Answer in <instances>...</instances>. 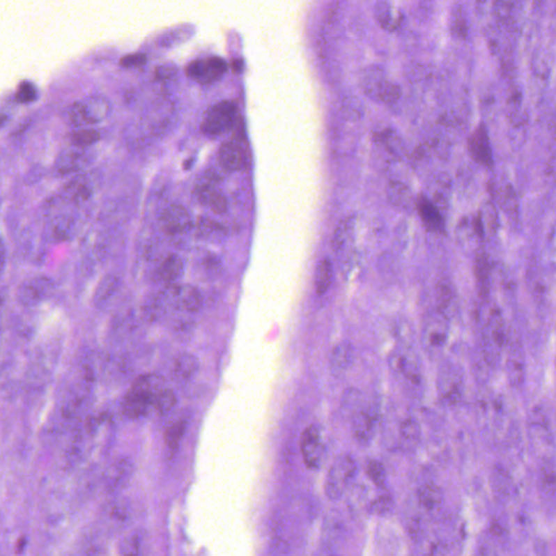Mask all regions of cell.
Here are the masks:
<instances>
[{"mask_svg":"<svg viewBox=\"0 0 556 556\" xmlns=\"http://www.w3.org/2000/svg\"><path fill=\"white\" fill-rule=\"evenodd\" d=\"M416 207L422 221L429 231H442L445 229L442 217L428 199H426L424 196H419Z\"/></svg>","mask_w":556,"mask_h":556,"instance_id":"e0dca14e","label":"cell"},{"mask_svg":"<svg viewBox=\"0 0 556 556\" xmlns=\"http://www.w3.org/2000/svg\"><path fill=\"white\" fill-rule=\"evenodd\" d=\"M366 474L376 487L384 488L386 486L387 472L382 462L377 460L369 461Z\"/></svg>","mask_w":556,"mask_h":556,"instance_id":"f546056e","label":"cell"},{"mask_svg":"<svg viewBox=\"0 0 556 556\" xmlns=\"http://www.w3.org/2000/svg\"><path fill=\"white\" fill-rule=\"evenodd\" d=\"M178 403V396L172 389L164 388L155 398V409L160 414H169Z\"/></svg>","mask_w":556,"mask_h":556,"instance_id":"83f0119b","label":"cell"},{"mask_svg":"<svg viewBox=\"0 0 556 556\" xmlns=\"http://www.w3.org/2000/svg\"><path fill=\"white\" fill-rule=\"evenodd\" d=\"M357 466L352 456L345 454L336 458L328 472L325 493L330 501H338L345 495L348 487L357 476Z\"/></svg>","mask_w":556,"mask_h":556,"instance_id":"7a4b0ae2","label":"cell"},{"mask_svg":"<svg viewBox=\"0 0 556 556\" xmlns=\"http://www.w3.org/2000/svg\"><path fill=\"white\" fill-rule=\"evenodd\" d=\"M178 300L184 310L188 312H198L201 308L202 297L198 289L192 286H184L178 291Z\"/></svg>","mask_w":556,"mask_h":556,"instance_id":"44dd1931","label":"cell"},{"mask_svg":"<svg viewBox=\"0 0 556 556\" xmlns=\"http://www.w3.org/2000/svg\"><path fill=\"white\" fill-rule=\"evenodd\" d=\"M110 111V104L104 97H88L71 107L70 121L75 126L95 125L108 118Z\"/></svg>","mask_w":556,"mask_h":556,"instance_id":"277c9868","label":"cell"},{"mask_svg":"<svg viewBox=\"0 0 556 556\" xmlns=\"http://www.w3.org/2000/svg\"><path fill=\"white\" fill-rule=\"evenodd\" d=\"M394 499H392L390 495H380V497H376V499L371 503L369 509H371V512L376 515H387L388 513L392 512V509H394Z\"/></svg>","mask_w":556,"mask_h":556,"instance_id":"d6a6232c","label":"cell"},{"mask_svg":"<svg viewBox=\"0 0 556 556\" xmlns=\"http://www.w3.org/2000/svg\"><path fill=\"white\" fill-rule=\"evenodd\" d=\"M118 278L114 275H108L99 284L95 295V302L98 307L106 304L118 289Z\"/></svg>","mask_w":556,"mask_h":556,"instance_id":"cb8c5ba5","label":"cell"},{"mask_svg":"<svg viewBox=\"0 0 556 556\" xmlns=\"http://www.w3.org/2000/svg\"><path fill=\"white\" fill-rule=\"evenodd\" d=\"M134 472V464L128 458L116 461L106 474V487L109 493H120L130 483Z\"/></svg>","mask_w":556,"mask_h":556,"instance_id":"8fae6325","label":"cell"},{"mask_svg":"<svg viewBox=\"0 0 556 556\" xmlns=\"http://www.w3.org/2000/svg\"><path fill=\"white\" fill-rule=\"evenodd\" d=\"M188 422L186 419H178L172 426L169 427L165 433V442L171 452H176L180 440L184 437L186 429H187Z\"/></svg>","mask_w":556,"mask_h":556,"instance_id":"d4e9b609","label":"cell"},{"mask_svg":"<svg viewBox=\"0 0 556 556\" xmlns=\"http://www.w3.org/2000/svg\"><path fill=\"white\" fill-rule=\"evenodd\" d=\"M355 362V349L349 341L340 342L330 355V371L334 376L345 375Z\"/></svg>","mask_w":556,"mask_h":556,"instance_id":"9a60e30c","label":"cell"},{"mask_svg":"<svg viewBox=\"0 0 556 556\" xmlns=\"http://www.w3.org/2000/svg\"><path fill=\"white\" fill-rule=\"evenodd\" d=\"M362 403V394L355 389H349L342 396V410L351 417L360 410L363 409Z\"/></svg>","mask_w":556,"mask_h":556,"instance_id":"4316f807","label":"cell"},{"mask_svg":"<svg viewBox=\"0 0 556 556\" xmlns=\"http://www.w3.org/2000/svg\"><path fill=\"white\" fill-rule=\"evenodd\" d=\"M237 118V106L233 101H221L208 110L202 121V133L208 136H219L234 126Z\"/></svg>","mask_w":556,"mask_h":556,"instance_id":"5b68a950","label":"cell"},{"mask_svg":"<svg viewBox=\"0 0 556 556\" xmlns=\"http://www.w3.org/2000/svg\"><path fill=\"white\" fill-rule=\"evenodd\" d=\"M162 224L169 234H183L192 225L190 212L182 206H172L163 213Z\"/></svg>","mask_w":556,"mask_h":556,"instance_id":"5bb4252c","label":"cell"},{"mask_svg":"<svg viewBox=\"0 0 556 556\" xmlns=\"http://www.w3.org/2000/svg\"><path fill=\"white\" fill-rule=\"evenodd\" d=\"M178 73V69L172 64H164L162 67L157 68V79H170V77H174L175 74Z\"/></svg>","mask_w":556,"mask_h":556,"instance_id":"74e56055","label":"cell"},{"mask_svg":"<svg viewBox=\"0 0 556 556\" xmlns=\"http://www.w3.org/2000/svg\"><path fill=\"white\" fill-rule=\"evenodd\" d=\"M145 532L136 530L125 536V539L120 546V552L125 555H138L143 553L144 544H145Z\"/></svg>","mask_w":556,"mask_h":556,"instance_id":"484cf974","label":"cell"},{"mask_svg":"<svg viewBox=\"0 0 556 556\" xmlns=\"http://www.w3.org/2000/svg\"><path fill=\"white\" fill-rule=\"evenodd\" d=\"M400 433H401L402 439L406 440V442H417L419 435H421V428H419V423L413 419H406L401 425Z\"/></svg>","mask_w":556,"mask_h":556,"instance_id":"1f68e13d","label":"cell"},{"mask_svg":"<svg viewBox=\"0 0 556 556\" xmlns=\"http://www.w3.org/2000/svg\"><path fill=\"white\" fill-rule=\"evenodd\" d=\"M419 503L429 512L438 509L443 502L442 490L435 485H427L422 488L419 493Z\"/></svg>","mask_w":556,"mask_h":556,"instance_id":"7402d4cb","label":"cell"},{"mask_svg":"<svg viewBox=\"0 0 556 556\" xmlns=\"http://www.w3.org/2000/svg\"><path fill=\"white\" fill-rule=\"evenodd\" d=\"M219 163L227 171H239L246 167L247 155L238 141H229L219 148Z\"/></svg>","mask_w":556,"mask_h":556,"instance_id":"4fadbf2b","label":"cell"},{"mask_svg":"<svg viewBox=\"0 0 556 556\" xmlns=\"http://www.w3.org/2000/svg\"><path fill=\"white\" fill-rule=\"evenodd\" d=\"M37 91L30 82L21 83L17 91V99L21 104H30L36 99Z\"/></svg>","mask_w":556,"mask_h":556,"instance_id":"d590c367","label":"cell"},{"mask_svg":"<svg viewBox=\"0 0 556 556\" xmlns=\"http://www.w3.org/2000/svg\"><path fill=\"white\" fill-rule=\"evenodd\" d=\"M447 341V328L442 321H431L426 325L423 334L424 348L429 355H435L442 349Z\"/></svg>","mask_w":556,"mask_h":556,"instance_id":"2e32d148","label":"cell"},{"mask_svg":"<svg viewBox=\"0 0 556 556\" xmlns=\"http://www.w3.org/2000/svg\"><path fill=\"white\" fill-rule=\"evenodd\" d=\"M332 277L334 274L332 263L325 258L318 264L315 273V288L318 295H324L328 291L332 285Z\"/></svg>","mask_w":556,"mask_h":556,"instance_id":"603a6c76","label":"cell"},{"mask_svg":"<svg viewBox=\"0 0 556 556\" xmlns=\"http://www.w3.org/2000/svg\"><path fill=\"white\" fill-rule=\"evenodd\" d=\"M100 139V134L93 128H83L74 132L71 136V143L79 148L88 147L94 145Z\"/></svg>","mask_w":556,"mask_h":556,"instance_id":"f1b7e54d","label":"cell"},{"mask_svg":"<svg viewBox=\"0 0 556 556\" xmlns=\"http://www.w3.org/2000/svg\"><path fill=\"white\" fill-rule=\"evenodd\" d=\"M324 443L318 426L312 425L303 431L301 437V453L305 466L316 470L322 466L324 458Z\"/></svg>","mask_w":556,"mask_h":556,"instance_id":"ba28073f","label":"cell"},{"mask_svg":"<svg viewBox=\"0 0 556 556\" xmlns=\"http://www.w3.org/2000/svg\"><path fill=\"white\" fill-rule=\"evenodd\" d=\"M361 84L369 97L385 104L396 102L401 95L400 87L389 81L386 70L379 65H371L362 72Z\"/></svg>","mask_w":556,"mask_h":556,"instance_id":"3957f363","label":"cell"},{"mask_svg":"<svg viewBox=\"0 0 556 556\" xmlns=\"http://www.w3.org/2000/svg\"><path fill=\"white\" fill-rule=\"evenodd\" d=\"M199 369V360L192 353L185 352L175 360L173 376L180 382H187L197 375Z\"/></svg>","mask_w":556,"mask_h":556,"instance_id":"ac0fdd59","label":"cell"},{"mask_svg":"<svg viewBox=\"0 0 556 556\" xmlns=\"http://www.w3.org/2000/svg\"><path fill=\"white\" fill-rule=\"evenodd\" d=\"M374 17L379 26L388 32L396 31L403 20L401 15L396 13L387 1H380L375 6Z\"/></svg>","mask_w":556,"mask_h":556,"instance_id":"d6986e66","label":"cell"},{"mask_svg":"<svg viewBox=\"0 0 556 556\" xmlns=\"http://www.w3.org/2000/svg\"><path fill=\"white\" fill-rule=\"evenodd\" d=\"M52 281L47 277H33L17 289V300L24 307H34L42 302L52 291Z\"/></svg>","mask_w":556,"mask_h":556,"instance_id":"30bf717a","label":"cell"},{"mask_svg":"<svg viewBox=\"0 0 556 556\" xmlns=\"http://www.w3.org/2000/svg\"><path fill=\"white\" fill-rule=\"evenodd\" d=\"M130 512L131 511L126 503H124L123 501H116L111 505L110 509H109V516L114 523L124 524L130 518Z\"/></svg>","mask_w":556,"mask_h":556,"instance_id":"836d02e7","label":"cell"},{"mask_svg":"<svg viewBox=\"0 0 556 556\" xmlns=\"http://www.w3.org/2000/svg\"><path fill=\"white\" fill-rule=\"evenodd\" d=\"M389 367L394 376L403 380L409 386H419L422 383L421 367L415 353L411 351L392 352L389 357Z\"/></svg>","mask_w":556,"mask_h":556,"instance_id":"52a82bcc","label":"cell"},{"mask_svg":"<svg viewBox=\"0 0 556 556\" xmlns=\"http://www.w3.org/2000/svg\"><path fill=\"white\" fill-rule=\"evenodd\" d=\"M202 201L206 202L217 213H224L227 209L226 198L221 192L207 188L201 196Z\"/></svg>","mask_w":556,"mask_h":556,"instance_id":"4dcf8cb0","label":"cell"},{"mask_svg":"<svg viewBox=\"0 0 556 556\" xmlns=\"http://www.w3.org/2000/svg\"><path fill=\"white\" fill-rule=\"evenodd\" d=\"M226 61L223 58L209 57L194 60L186 67V75L198 84L210 85L219 81L226 74Z\"/></svg>","mask_w":556,"mask_h":556,"instance_id":"8992f818","label":"cell"},{"mask_svg":"<svg viewBox=\"0 0 556 556\" xmlns=\"http://www.w3.org/2000/svg\"><path fill=\"white\" fill-rule=\"evenodd\" d=\"M468 149H470V155L476 162L486 165V167L493 164V153H491L489 138H488L487 131L483 126L478 128L470 136V141H468Z\"/></svg>","mask_w":556,"mask_h":556,"instance_id":"7c38bea8","label":"cell"},{"mask_svg":"<svg viewBox=\"0 0 556 556\" xmlns=\"http://www.w3.org/2000/svg\"><path fill=\"white\" fill-rule=\"evenodd\" d=\"M523 355L520 352H511L509 357V369L511 375H513V382H522L523 369Z\"/></svg>","mask_w":556,"mask_h":556,"instance_id":"e575fe53","label":"cell"},{"mask_svg":"<svg viewBox=\"0 0 556 556\" xmlns=\"http://www.w3.org/2000/svg\"><path fill=\"white\" fill-rule=\"evenodd\" d=\"M147 63V56L144 54H128L125 57L122 58L121 64L122 67L130 69V68H141Z\"/></svg>","mask_w":556,"mask_h":556,"instance_id":"8d00e7d4","label":"cell"},{"mask_svg":"<svg viewBox=\"0 0 556 556\" xmlns=\"http://www.w3.org/2000/svg\"><path fill=\"white\" fill-rule=\"evenodd\" d=\"M351 424L355 440L362 446H369L376 435L378 413L374 409H361L352 416Z\"/></svg>","mask_w":556,"mask_h":556,"instance_id":"9c48e42d","label":"cell"},{"mask_svg":"<svg viewBox=\"0 0 556 556\" xmlns=\"http://www.w3.org/2000/svg\"><path fill=\"white\" fill-rule=\"evenodd\" d=\"M183 273H184V261L176 254L169 256L159 270V276L165 283L178 281L182 277Z\"/></svg>","mask_w":556,"mask_h":556,"instance_id":"ffe728a7","label":"cell"},{"mask_svg":"<svg viewBox=\"0 0 556 556\" xmlns=\"http://www.w3.org/2000/svg\"><path fill=\"white\" fill-rule=\"evenodd\" d=\"M163 378L159 375H144L136 379L123 401V413L132 419H141L147 414L155 398L164 389Z\"/></svg>","mask_w":556,"mask_h":556,"instance_id":"6da1fadb","label":"cell"}]
</instances>
